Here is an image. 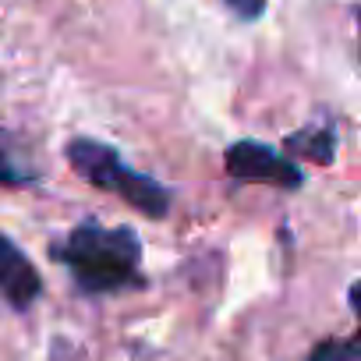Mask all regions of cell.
I'll return each instance as SVG.
<instances>
[{
  "label": "cell",
  "mask_w": 361,
  "mask_h": 361,
  "mask_svg": "<svg viewBox=\"0 0 361 361\" xmlns=\"http://www.w3.org/2000/svg\"><path fill=\"white\" fill-rule=\"evenodd\" d=\"M54 255L71 269L75 283L89 294H106L138 283L142 245L128 227L106 231L99 224H82L54 248Z\"/></svg>",
  "instance_id": "obj_1"
},
{
  "label": "cell",
  "mask_w": 361,
  "mask_h": 361,
  "mask_svg": "<svg viewBox=\"0 0 361 361\" xmlns=\"http://www.w3.org/2000/svg\"><path fill=\"white\" fill-rule=\"evenodd\" d=\"M350 308L361 319V283L350 287ZM312 361H361V329L347 340H326L312 350Z\"/></svg>",
  "instance_id": "obj_7"
},
{
  "label": "cell",
  "mask_w": 361,
  "mask_h": 361,
  "mask_svg": "<svg viewBox=\"0 0 361 361\" xmlns=\"http://www.w3.org/2000/svg\"><path fill=\"white\" fill-rule=\"evenodd\" d=\"M36 177H39V170L25 156V145L15 135L0 131V185L4 188H22V185H32Z\"/></svg>",
  "instance_id": "obj_5"
},
{
  "label": "cell",
  "mask_w": 361,
  "mask_h": 361,
  "mask_svg": "<svg viewBox=\"0 0 361 361\" xmlns=\"http://www.w3.org/2000/svg\"><path fill=\"white\" fill-rule=\"evenodd\" d=\"M64 156H68L71 170L82 180H89L92 188H103V192L117 195L121 202L135 206L142 216L163 220L170 213V192L159 185L156 177L131 170L117 156V149H110V145H103L96 138H71L68 149H64Z\"/></svg>",
  "instance_id": "obj_2"
},
{
  "label": "cell",
  "mask_w": 361,
  "mask_h": 361,
  "mask_svg": "<svg viewBox=\"0 0 361 361\" xmlns=\"http://www.w3.org/2000/svg\"><path fill=\"white\" fill-rule=\"evenodd\" d=\"M287 152L294 156H305L319 166H329L333 156H336V131L329 124H319V128H305V131H294L287 138Z\"/></svg>",
  "instance_id": "obj_6"
},
{
  "label": "cell",
  "mask_w": 361,
  "mask_h": 361,
  "mask_svg": "<svg viewBox=\"0 0 361 361\" xmlns=\"http://www.w3.org/2000/svg\"><path fill=\"white\" fill-rule=\"evenodd\" d=\"M224 4H227L241 22H255V18L266 11V0H224Z\"/></svg>",
  "instance_id": "obj_8"
},
{
  "label": "cell",
  "mask_w": 361,
  "mask_h": 361,
  "mask_svg": "<svg viewBox=\"0 0 361 361\" xmlns=\"http://www.w3.org/2000/svg\"><path fill=\"white\" fill-rule=\"evenodd\" d=\"M43 290V280L36 273V266L29 262V255L0 234V294H4L15 308H29Z\"/></svg>",
  "instance_id": "obj_4"
},
{
  "label": "cell",
  "mask_w": 361,
  "mask_h": 361,
  "mask_svg": "<svg viewBox=\"0 0 361 361\" xmlns=\"http://www.w3.org/2000/svg\"><path fill=\"white\" fill-rule=\"evenodd\" d=\"M227 173L234 180H248V185H273V188H287L298 192L305 185V173L298 163H290L287 156H280L276 149L262 145V142H234L227 149Z\"/></svg>",
  "instance_id": "obj_3"
}]
</instances>
